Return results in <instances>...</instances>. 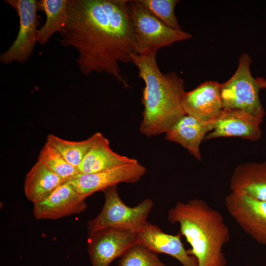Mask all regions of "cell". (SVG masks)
Listing matches in <instances>:
<instances>
[{"label": "cell", "instance_id": "22", "mask_svg": "<svg viewBox=\"0 0 266 266\" xmlns=\"http://www.w3.org/2000/svg\"><path fill=\"white\" fill-rule=\"evenodd\" d=\"M138 2L166 26L172 29L181 30L174 8L177 0H137Z\"/></svg>", "mask_w": 266, "mask_h": 266}, {"label": "cell", "instance_id": "3", "mask_svg": "<svg viewBox=\"0 0 266 266\" xmlns=\"http://www.w3.org/2000/svg\"><path fill=\"white\" fill-rule=\"evenodd\" d=\"M167 219L179 226V233L191 245L188 252L196 258L198 266H226L223 247L230 235L220 212L195 199L177 202L168 210Z\"/></svg>", "mask_w": 266, "mask_h": 266}, {"label": "cell", "instance_id": "24", "mask_svg": "<svg viewBox=\"0 0 266 266\" xmlns=\"http://www.w3.org/2000/svg\"><path fill=\"white\" fill-rule=\"evenodd\" d=\"M256 80L261 89L266 88V79L262 77H258L256 78Z\"/></svg>", "mask_w": 266, "mask_h": 266}, {"label": "cell", "instance_id": "19", "mask_svg": "<svg viewBox=\"0 0 266 266\" xmlns=\"http://www.w3.org/2000/svg\"><path fill=\"white\" fill-rule=\"evenodd\" d=\"M68 0H40L37 1L38 10L45 13L46 21L37 32V42L46 44L51 36L59 32L67 19Z\"/></svg>", "mask_w": 266, "mask_h": 266}, {"label": "cell", "instance_id": "21", "mask_svg": "<svg viewBox=\"0 0 266 266\" xmlns=\"http://www.w3.org/2000/svg\"><path fill=\"white\" fill-rule=\"evenodd\" d=\"M37 160L66 181L80 173L77 167L69 164L56 149L47 142L40 149Z\"/></svg>", "mask_w": 266, "mask_h": 266}, {"label": "cell", "instance_id": "11", "mask_svg": "<svg viewBox=\"0 0 266 266\" xmlns=\"http://www.w3.org/2000/svg\"><path fill=\"white\" fill-rule=\"evenodd\" d=\"M85 199L66 181L43 200L33 203V215L38 220H56L79 214L87 208Z\"/></svg>", "mask_w": 266, "mask_h": 266}, {"label": "cell", "instance_id": "1", "mask_svg": "<svg viewBox=\"0 0 266 266\" xmlns=\"http://www.w3.org/2000/svg\"><path fill=\"white\" fill-rule=\"evenodd\" d=\"M128 1L68 0L59 41L77 51L76 62L83 75L106 73L129 87L120 68L137 54Z\"/></svg>", "mask_w": 266, "mask_h": 266}, {"label": "cell", "instance_id": "23", "mask_svg": "<svg viewBox=\"0 0 266 266\" xmlns=\"http://www.w3.org/2000/svg\"><path fill=\"white\" fill-rule=\"evenodd\" d=\"M119 258L118 266H167L156 253L139 242L131 246Z\"/></svg>", "mask_w": 266, "mask_h": 266}, {"label": "cell", "instance_id": "2", "mask_svg": "<svg viewBox=\"0 0 266 266\" xmlns=\"http://www.w3.org/2000/svg\"><path fill=\"white\" fill-rule=\"evenodd\" d=\"M157 52L134 54L132 63L138 69V76L145 87L144 106L140 132L150 137L166 133L186 115L181 104L185 82L176 73H163L156 60Z\"/></svg>", "mask_w": 266, "mask_h": 266}, {"label": "cell", "instance_id": "4", "mask_svg": "<svg viewBox=\"0 0 266 266\" xmlns=\"http://www.w3.org/2000/svg\"><path fill=\"white\" fill-rule=\"evenodd\" d=\"M128 7L137 54L157 52L160 48L192 38L181 30L169 28L142 6L137 0H129Z\"/></svg>", "mask_w": 266, "mask_h": 266}, {"label": "cell", "instance_id": "8", "mask_svg": "<svg viewBox=\"0 0 266 266\" xmlns=\"http://www.w3.org/2000/svg\"><path fill=\"white\" fill-rule=\"evenodd\" d=\"M229 214L241 229L260 244L266 246V201L231 192L225 198Z\"/></svg>", "mask_w": 266, "mask_h": 266}, {"label": "cell", "instance_id": "15", "mask_svg": "<svg viewBox=\"0 0 266 266\" xmlns=\"http://www.w3.org/2000/svg\"><path fill=\"white\" fill-rule=\"evenodd\" d=\"M214 123L215 120L202 121L185 115L166 133V139L180 144L196 159L201 161L200 145L212 131Z\"/></svg>", "mask_w": 266, "mask_h": 266}, {"label": "cell", "instance_id": "17", "mask_svg": "<svg viewBox=\"0 0 266 266\" xmlns=\"http://www.w3.org/2000/svg\"><path fill=\"white\" fill-rule=\"evenodd\" d=\"M230 188L231 192L266 201V161L237 166L231 178Z\"/></svg>", "mask_w": 266, "mask_h": 266}, {"label": "cell", "instance_id": "20", "mask_svg": "<svg viewBox=\"0 0 266 266\" xmlns=\"http://www.w3.org/2000/svg\"><path fill=\"white\" fill-rule=\"evenodd\" d=\"M94 139V134L86 139L78 141L65 140L50 134L47 136L46 142L56 149L69 164L78 168Z\"/></svg>", "mask_w": 266, "mask_h": 266}, {"label": "cell", "instance_id": "16", "mask_svg": "<svg viewBox=\"0 0 266 266\" xmlns=\"http://www.w3.org/2000/svg\"><path fill=\"white\" fill-rule=\"evenodd\" d=\"M78 167L80 173H91L121 165L137 163L132 158L121 155L110 148L109 140L99 132Z\"/></svg>", "mask_w": 266, "mask_h": 266}, {"label": "cell", "instance_id": "9", "mask_svg": "<svg viewBox=\"0 0 266 266\" xmlns=\"http://www.w3.org/2000/svg\"><path fill=\"white\" fill-rule=\"evenodd\" d=\"M88 237L91 266H109L131 246L139 242L136 232L112 228L98 231Z\"/></svg>", "mask_w": 266, "mask_h": 266}, {"label": "cell", "instance_id": "5", "mask_svg": "<svg viewBox=\"0 0 266 266\" xmlns=\"http://www.w3.org/2000/svg\"><path fill=\"white\" fill-rule=\"evenodd\" d=\"M102 192L104 202L100 213L88 221V235L109 228L136 232L147 222V218L154 206L151 199H146L137 205L130 207L120 198L117 186Z\"/></svg>", "mask_w": 266, "mask_h": 266}, {"label": "cell", "instance_id": "7", "mask_svg": "<svg viewBox=\"0 0 266 266\" xmlns=\"http://www.w3.org/2000/svg\"><path fill=\"white\" fill-rule=\"evenodd\" d=\"M4 1L16 12L19 18L17 36L10 47L0 56L4 64L13 62H26L33 54L37 42V1L35 0H6Z\"/></svg>", "mask_w": 266, "mask_h": 266}, {"label": "cell", "instance_id": "10", "mask_svg": "<svg viewBox=\"0 0 266 266\" xmlns=\"http://www.w3.org/2000/svg\"><path fill=\"white\" fill-rule=\"evenodd\" d=\"M146 172L145 167L137 162L94 173H79L67 182L86 199L96 192L121 183H135Z\"/></svg>", "mask_w": 266, "mask_h": 266}, {"label": "cell", "instance_id": "13", "mask_svg": "<svg viewBox=\"0 0 266 266\" xmlns=\"http://www.w3.org/2000/svg\"><path fill=\"white\" fill-rule=\"evenodd\" d=\"M136 232L139 243L153 252L169 255L182 266H198L196 258L185 249L180 233L175 235L168 234L148 222Z\"/></svg>", "mask_w": 266, "mask_h": 266}, {"label": "cell", "instance_id": "18", "mask_svg": "<svg viewBox=\"0 0 266 266\" xmlns=\"http://www.w3.org/2000/svg\"><path fill=\"white\" fill-rule=\"evenodd\" d=\"M66 182L37 161L26 175L24 194L30 201L34 203L46 199Z\"/></svg>", "mask_w": 266, "mask_h": 266}, {"label": "cell", "instance_id": "6", "mask_svg": "<svg viewBox=\"0 0 266 266\" xmlns=\"http://www.w3.org/2000/svg\"><path fill=\"white\" fill-rule=\"evenodd\" d=\"M252 62L247 53H243L239 58L234 73L220 84L222 103L223 109L241 110L263 119L265 111L259 94L261 89L251 73Z\"/></svg>", "mask_w": 266, "mask_h": 266}, {"label": "cell", "instance_id": "12", "mask_svg": "<svg viewBox=\"0 0 266 266\" xmlns=\"http://www.w3.org/2000/svg\"><path fill=\"white\" fill-rule=\"evenodd\" d=\"M263 119L238 109H223L215 119L212 131L205 140L218 137H238L251 141L258 140L261 136V124Z\"/></svg>", "mask_w": 266, "mask_h": 266}, {"label": "cell", "instance_id": "14", "mask_svg": "<svg viewBox=\"0 0 266 266\" xmlns=\"http://www.w3.org/2000/svg\"><path fill=\"white\" fill-rule=\"evenodd\" d=\"M220 83L207 81L189 92H185L181 104L186 114L202 121L215 120L223 110Z\"/></svg>", "mask_w": 266, "mask_h": 266}]
</instances>
